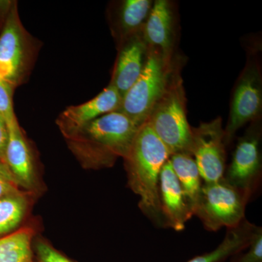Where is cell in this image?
<instances>
[{"instance_id":"24","label":"cell","mask_w":262,"mask_h":262,"mask_svg":"<svg viewBox=\"0 0 262 262\" xmlns=\"http://www.w3.org/2000/svg\"><path fill=\"white\" fill-rule=\"evenodd\" d=\"M8 136H9V131H8V122L0 115V160L4 162Z\"/></svg>"},{"instance_id":"1","label":"cell","mask_w":262,"mask_h":262,"mask_svg":"<svg viewBox=\"0 0 262 262\" xmlns=\"http://www.w3.org/2000/svg\"><path fill=\"white\" fill-rule=\"evenodd\" d=\"M141 127L115 111L98 117L65 139L84 168H110L117 158H126Z\"/></svg>"},{"instance_id":"6","label":"cell","mask_w":262,"mask_h":262,"mask_svg":"<svg viewBox=\"0 0 262 262\" xmlns=\"http://www.w3.org/2000/svg\"><path fill=\"white\" fill-rule=\"evenodd\" d=\"M31 39L22 25L14 2L0 33V79L13 89L23 82L30 67Z\"/></svg>"},{"instance_id":"13","label":"cell","mask_w":262,"mask_h":262,"mask_svg":"<svg viewBox=\"0 0 262 262\" xmlns=\"http://www.w3.org/2000/svg\"><path fill=\"white\" fill-rule=\"evenodd\" d=\"M159 196L165 227L177 232L184 230L186 223L193 215L169 160L160 172Z\"/></svg>"},{"instance_id":"5","label":"cell","mask_w":262,"mask_h":262,"mask_svg":"<svg viewBox=\"0 0 262 262\" xmlns=\"http://www.w3.org/2000/svg\"><path fill=\"white\" fill-rule=\"evenodd\" d=\"M249 198L225 179L204 183L195 212L207 230L216 232L223 227L234 228L245 220Z\"/></svg>"},{"instance_id":"19","label":"cell","mask_w":262,"mask_h":262,"mask_svg":"<svg viewBox=\"0 0 262 262\" xmlns=\"http://www.w3.org/2000/svg\"><path fill=\"white\" fill-rule=\"evenodd\" d=\"M150 0H125L120 6L118 28L122 41L141 32L152 8Z\"/></svg>"},{"instance_id":"8","label":"cell","mask_w":262,"mask_h":262,"mask_svg":"<svg viewBox=\"0 0 262 262\" xmlns=\"http://www.w3.org/2000/svg\"><path fill=\"white\" fill-rule=\"evenodd\" d=\"M259 130L252 129L239 139L226 168L224 179L244 193L249 200L259 186L261 179V154Z\"/></svg>"},{"instance_id":"22","label":"cell","mask_w":262,"mask_h":262,"mask_svg":"<svg viewBox=\"0 0 262 262\" xmlns=\"http://www.w3.org/2000/svg\"><path fill=\"white\" fill-rule=\"evenodd\" d=\"M247 252L234 262H262V229L258 227L247 247Z\"/></svg>"},{"instance_id":"7","label":"cell","mask_w":262,"mask_h":262,"mask_svg":"<svg viewBox=\"0 0 262 262\" xmlns=\"http://www.w3.org/2000/svg\"><path fill=\"white\" fill-rule=\"evenodd\" d=\"M192 155L204 183L222 180L226 170L225 129L222 120L203 122L192 127Z\"/></svg>"},{"instance_id":"11","label":"cell","mask_w":262,"mask_h":262,"mask_svg":"<svg viewBox=\"0 0 262 262\" xmlns=\"http://www.w3.org/2000/svg\"><path fill=\"white\" fill-rule=\"evenodd\" d=\"M8 144L5 162L16 179L19 186L27 192H36L38 182L34 158L17 118L8 122Z\"/></svg>"},{"instance_id":"20","label":"cell","mask_w":262,"mask_h":262,"mask_svg":"<svg viewBox=\"0 0 262 262\" xmlns=\"http://www.w3.org/2000/svg\"><path fill=\"white\" fill-rule=\"evenodd\" d=\"M13 90L10 84L0 79V115L8 123L16 118L13 110Z\"/></svg>"},{"instance_id":"17","label":"cell","mask_w":262,"mask_h":262,"mask_svg":"<svg viewBox=\"0 0 262 262\" xmlns=\"http://www.w3.org/2000/svg\"><path fill=\"white\" fill-rule=\"evenodd\" d=\"M33 194L21 189L0 199V237L17 230L29 211Z\"/></svg>"},{"instance_id":"14","label":"cell","mask_w":262,"mask_h":262,"mask_svg":"<svg viewBox=\"0 0 262 262\" xmlns=\"http://www.w3.org/2000/svg\"><path fill=\"white\" fill-rule=\"evenodd\" d=\"M148 47L159 52L164 59L172 61L173 46V13L167 0H156L142 29Z\"/></svg>"},{"instance_id":"15","label":"cell","mask_w":262,"mask_h":262,"mask_svg":"<svg viewBox=\"0 0 262 262\" xmlns=\"http://www.w3.org/2000/svg\"><path fill=\"white\" fill-rule=\"evenodd\" d=\"M169 161L178 179L187 206L192 215H194L201 200L203 184L194 158L187 153H177L170 155Z\"/></svg>"},{"instance_id":"23","label":"cell","mask_w":262,"mask_h":262,"mask_svg":"<svg viewBox=\"0 0 262 262\" xmlns=\"http://www.w3.org/2000/svg\"><path fill=\"white\" fill-rule=\"evenodd\" d=\"M35 250L38 262H72L42 239L37 241Z\"/></svg>"},{"instance_id":"3","label":"cell","mask_w":262,"mask_h":262,"mask_svg":"<svg viewBox=\"0 0 262 262\" xmlns=\"http://www.w3.org/2000/svg\"><path fill=\"white\" fill-rule=\"evenodd\" d=\"M182 77L173 70L166 91L155 104L147 122L170 151L192 155V130L186 115Z\"/></svg>"},{"instance_id":"21","label":"cell","mask_w":262,"mask_h":262,"mask_svg":"<svg viewBox=\"0 0 262 262\" xmlns=\"http://www.w3.org/2000/svg\"><path fill=\"white\" fill-rule=\"evenodd\" d=\"M20 190L21 189L14 175L5 162L0 160V199Z\"/></svg>"},{"instance_id":"4","label":"cell","mask_w":262,"mask_h":262,"mask_svg":"<svg viewBox=\"0 0 262 262\" xmlns=\"http://www.w3.org/2000/svg\"><path fill=\"white\" fill-rule=\"evenodd\" d=\"M173 66L159 52L149 48L144 70L138 80L122 98L117 111L142 126L168 88Z\"/></svg>"},{"instance_id":"16","label":"cell","mask_w":262,"mask_h":262,"mask_svg":"<svg viewBox=\"0 0 262 262\" xmlns=\"http://www.w3.org/2000/svg\"><path fill=\"white\" fill-rule=\"evenodd\" d=\"M257 227L245 219L237 227L227 229L225 238L213 251L200 255L187 262L224 261L229 256L247 248Z\"/></svg>"},{"instance_id":"9","label":"cell","mask_w":262,"mask_h":262,"mask_svg":"<svg viewBox=\"0 0 262 262\" xmlns=\"http://www.w3.org/2000/svg\"><path fill=\"white\" fill-rule=\"evenodd\" d=\"M262 107V83L259 70L256 65L246 67L234 91L225 141L229 144L236 133L250 121L256 120Z\"/></svg>"},{"instance_id":"18","label":"cell","mask_w":262,"mask_h":262,"mask_svg":"<svg viewBox=\"0 0 262 262\" xmlns=\"http://www.w3.org/2000/svg\"><path fill=\"white\" fill-rule=\"evenodd\" d=\"M34 229L24 227L0 237V262H34Z\"/></svg>"},{"instance_id":"10","label":"cell","mask_w":262,"mask_h":262,"mask_svg":"<svg viewBox=\"0 0 262 262\" xmlns=\"http://www.w3.org/2000/svg\"><path fill=\"white\" fill-rule=\"evenodd\" d=\"M121 101L122 96L110 84L93 99L66 108L57 118V125L63 137H68L98 117L117 111Z\"/></svg>"},{"instance_id":"12","label":"cell","mask_w":262,"mask_h":262,"mask_svg":"<svg viewBox=\"0 0 262 262\" xmlns=\"http://www.w3.org/2000/svg\"><path fill=\"white\" fill-rule=\"evenodd\" d=\"M149 47L142 31L124 39L110 84L123 97L138 80L145 66Z\"/></svg>"},{"instance_id":"2","label":"cell","mask_w":262,"mask_h":262,"mask_svg":"<svg viewBox=\"0 0 262 262\" xmlns=\"http://www.w3.org/2000/svg\"><path fill=\"white\" fill-rule=\"evenodd\" d=\"M170 153L146 122L125 158L129 187L139 196V208L155 225L165 227L160 208V174Z\"/></svg>"}]
</instances>
